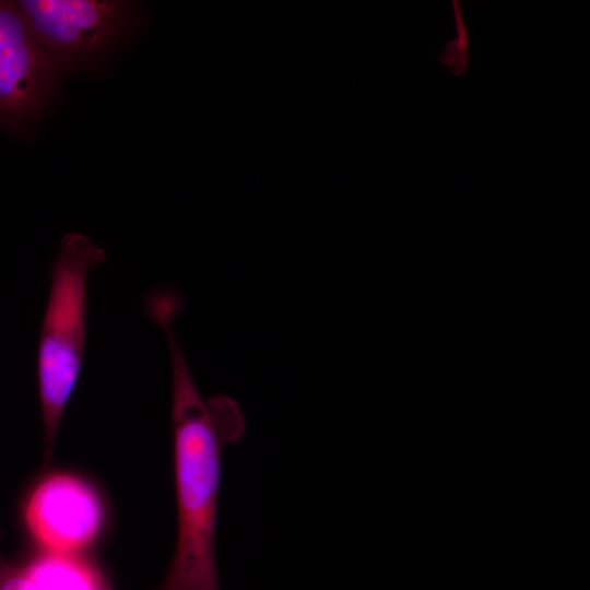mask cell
Returning <instances> with one entry per match:
<instances>
[{
	"instance_id": "obj_1",
	"label": "cell",
	"mask_w": 590,
	"mask_h": 590,
	"mask_svg": "<svg viewBox=\"0 0 590 590\" xmlns=\"http://www.w3.org/2000/svg\"><path fill=\"white\" fill-rule=\"evenodd\" d=\"M158 326L170 359L177 505L175 552L158 590H221L215 543L222 456L243 437L245 418L233 398L201 396L174 320L163 319Z\"/></svg>"
},
{
	"instance_id": "obj_2",
	"label": "cell",
	"mask_w": 590,
	"mask_h": 590,
	"mask_svg": "<svg viewBox=\"0 0 590 590\" xmlns=\"http://www.w3.org/2000/svg\"><path fill=\"white\" fill-rule=\"evenodd\" d=\"M105 258V250L88 236L70 232L62 237L51 263L36 356L47 460L82 370L88 273Z\"/></svg>"
},
{
	"instance_id": "obj_3",
	"label": "cell",
	"mask_w": 590,
	"mask_h": 590,
	"mask_svg": "<svg viewBox=\"0 0 590 590\" xmlns=\"http://www.w3.org/2000/svg\"><path fill=\"white\" fill-rule=\"evenodd\" d=\"M39 46L59 71L90 61L120 38L131 4L120 0L16 1Z\"/></svg>"
},
{
	"instance_id": "obj_4",
	"label": "cell",
	"mask_w": 590,
	"mask_h": 590,
	"mask_svg": "<svg viewBox=\"0 0 590 590\" xmlns=\"http://www.w3.org/2000/svg\"><path fill=\"white\" fill-rule=\"evenodd\" d=\"M105 521L103 499L92 483L55 472L39 481L23 507V522L40 551L82 554L99 536Z\"/></svg>"
},
{
	"instance_id": "obj_5",
	"label": "cell",
	"mask_w": 590,
	"mask_h": 590,
	"mask_svg": "<svg viewBox=\"0 0 590 590\" xmlns=\"http://www.w3.org/2000/svg\"><path fill=\"white\" fill-rule=\"evenodd\" d=\"M59 73L17 3L0 0V125L23 127L36 119Z\"/></svg>"
},
{
	"instance_id": "obj_6",
	"label": "cell",
	"mask_w": 590,
	"mask_h": 590,
	"mask_svg": "<svg viewBox=\"0 0 590 590\" xmlns=\"http://www.w3.org/2000/svg\"><path fill=\"white\" fill-rule=\"evenodd\" d=\"M24 567L36 590H111L102 569L82 554L40 551Z\"/></svg>"
},
{
	"instance_id": "obj_7",
	"label": "cell",
	"mask_w": 590,
	"mask_h": 590,
	"mask_svg": "<svg viewBox=\"0 0 590 590\" xmlns=\"http://www.w3.org/2000/svg\"><path fill=\"white\" fill-rule=\"evenodd\" d=\"M451 3L456 35L445 45L438 60L453 76L460 78L470 64V39L460 2L453 0Z\"/></svg>"
},
{
	"instance_id": "obj_8",
	"label": "cell",
	"mask_w": 590,
	"mask_h": 590,
	"mask_svg": "<svg viewBox=\"0 0 590 590\" xmlns=\"http://www.w3.org/2000/svg\"><path fill=\"white\" fill-rule=\"evenodd\" d=\"M1 535V532H0ZM0 590H36L24 565H16L0 553Z\"/></svg>"
}]
</instances>
